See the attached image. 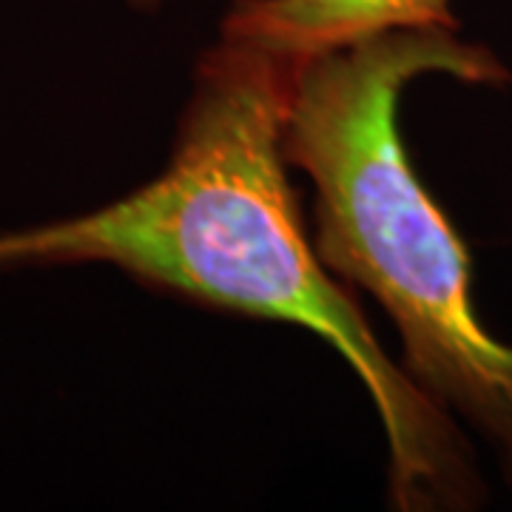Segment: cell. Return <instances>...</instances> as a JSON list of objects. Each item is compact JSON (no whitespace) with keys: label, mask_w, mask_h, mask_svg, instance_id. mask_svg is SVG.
<instances>
[{"label":"cell","mask_w":512,"mask_h":512,"mask_svg":"<svg viewBox=\"0 0 512 512\" xmlns=\"http://www.w3.org/2000/svg\"><path fill=\"white\" fill-rule=\"evenodd\" d=\"M390 29H458L453 0H234L220 37L302 60Z\"/></svg>","instance_id":"cell-3"},{"label":"cell","mask_w":512,"mask_h":512,"mask_svg":"<svg viewBox=\"0 0 512 512\" xmlns=\"http://www.w3.org/2000/svg\"><path fill=\"white\" fill-rule=\"evenodd\" d=\"M296 66L220 37L197 63L163 171L92 211L0 231V274L111 265L211 308L311 330L379 413L393 507L473 510L484 484L453 416L384 353L305 231L285 157Z\"/></svg>","instance_id":"cell-1"},{"label":"cell","mask_w":512,"mask_h":512,"mask_svg":"<svg viewBox=\"0 0 512 512\" xmlns=\"http://www.w3.org/2000/svg\"><path fill=\"white\" fill-rule=\"evenodd\" d=\"M128 6H137V9H157V6H163L168 0H126Z\"/></svg>","instance_id":"cell-4"},{"label":"cell","mask_w":512,"mask_h":512,"mask_svg":"<svg viewBox=\"0 0 512 512\" xmlns=\"http://www.w3.org/2000/svg\"><path fill=\"white\" fill-rule=\"evenodd\" d=\"M424 74L512 80L501 57L458 29H390L302 57L285 157L313 183L319 259L382 305L404 373L490 444L512 484V345L481 322L470 254L399 134L402 92Z\"/></svg>","instance_id":"cell-2"}]
</instances>
